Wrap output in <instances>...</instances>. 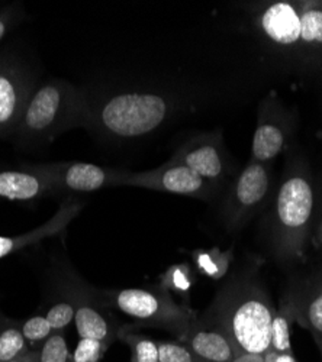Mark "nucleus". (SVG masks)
I'll list each match as a JSON object with an SVG mask.
<instances>
[{
	"mask_svg": "<svg viewBox=\"0 0 322 362\" xmlns=\"http://www.w3.org/2000/svg\"><path fill=\"white\" fill-rule=\"evenodd\" d=\"M207 315L225 329L238 354H266L269 349L276 309L253 271L229 280Z\"/></svg>",
	"mask_w": 322,
	"mask_h": 362,
	"instance_id": "obj_1",
	"label": "nucleus"
},
{
	"mask_svg": "<svg viewBox=\"0 0 322 362\" xmlns=\"http://www.w3.org/2000/svg\"><path fill=\"white\" fill-rule=\"evenodd\" d=\"M315 215V192L302 165L287 164L270 215V240L282 261H299Z\"/></svg>",
	"mask_w": 322,
	"mask_h": 362,
	"instance_id": "obj_2",
	"label": "nucleus"
},
{
	"mask_svg": "<svg viewBox=\"0 0 322 362\" xmlns=\"http://www.w3.org/2000/svg\"><path fill=\"white\" fill-rule=\"evenodd\" d=\"M92 109L80 90L64 80L37 87L21 117L16 132L34 142H51L79 127H91Z\"/></svg>",
	"mask_w": 322,
	"mask_h": 362,
	"instance_id": "obj_3",
	"label": "nucleus"
},
{
	"mask_svg": "<svg viewBox=\"0 0 322 362\" xmlns=\"http://www.w3.org/2000/svg\"><path fill=\"white\" fill-rule=\"evenodd\" d=\"M254 25L263 40L286 54L322 48V2H268L255 13Z\"/></svg>",
	"mask_w": 322,
	"mask_h": 362,
	"instance_id": "obj_4",
	"label": "nucleus"
},
{
	"mask_svg": "<svg viewBox=\"0 0 322 362\" xmlns=\"http://www.w3.org/2000/svg\"><path fill=\"white\" fill-rule=\"evenodd\" d=\"M170 112L171 105L163 95L127 92L109 98L92 110L91 127L112 138H139L159 129Z\"/></svg>",
	"mask_w": 322,
	"mask_h": 362,
	"instance_id": "obj_5",
	"label": "nucleus"
},
{
	"mask_svg": "<svg viewBox=\"0 0 322 362\" xmlns=\"http://www.w3.org/2000/svg\"><path fill=\"white\" fill-rule=\"evenodd\" d=\"M103 303L141 326L159 327L182 341L197 313L179 305L164 288H124L99 291Z\"/></svg>",
	"mask_w": 322,
	"mask_h": 362,
	"instance_id": "obj_6",
	"label": "nucleus"
},
{
	"mask_svg": "<svg viewBox=\"0 0 322 362\" xmlns=\"http://www.w3.org/2000/svg\"><path fill=\"white\" fill-rule=\"evenodd\" d=\"M272 192V165L250 160L224 200L222 219L229 230L241 229L265 206Z\"/></svg>",
	"mask_w": 322,
	"mask_h": 362,
	"instance_id": "obj_7",
	"label": "nucleus"
},
{
	"mask_svg": "<svg viewBox=\"0 0 322 362\" xmlns=\"http://www.w3.org/2000/svg\"><path fill=\"white\" fill-rule=\"evenodd\" d=\"M115 186H131L161 193L189 196L200 200L212 199L218 189L188 167L171 161H167L150 171L131 173L120 170Z\"/></svg>",
	"mask_w": 322,
	"mask_h": 362,
	"instance_id": "obj_8",
	"label": "nucleus"
},
{
	"mask_svg": "<svg viewBox=\"0 0 322 362\" xmlns=\"http://www.w3.org/2000/svg\"><path fill=\"white\" fill-rule=\"evenodd\" d=\"M168 161L188 167L217 187L229 173L228 154L221 132L200 134L188 139L174 151Z\"/></svg>",
	"mask_w": 322,
	"mask_h": 362,
	"instance_id": "obj_9",
	"label": "nucleus"
},
{
	"mask_svg": "<svg viewBox=\"0 0 322 362\" xmlns=\"http://www.w3.org/2000/svg\"><path fill=\"white\" fill-rule=\"evenodd\" d=\"M31 171L41 175L51 185L54 193L79 192L92 193L116 185L120 170L106 168L89 163H48L28 165Z\"/></svg>",
	"mask_w": 322,
	"mask_h": 362,
	"instance_id": "obj_10",
	"label": "nucleus"
},
{
	"mask_svg": "<svg viewBox=\"0 0 322 362\" xmlns=\"http://www.w3.org/2000/svg\"><path fill=\"white\" fill-rule=\"evenodd\" d=\"M74 303V322L77 334L81 339H95L110 346L122 326L108 312V308L93 288L76 286L69 291Z\"/></svg>",
	"mask_w": 322,
	"mask_h": 362,
	"instance_id": "obj_11",
	"label": "nucleus"
},
{
	"mask_svg": "<svg viewBox=\"0 0 322 362\" xmlns=\"http://www.w3.org/2000/svg\"><path fill=\"white\" fill-rule=\"evenodd\" d=\"M289 132V113L280 100L275 95L263 99L251 142V160L270 164L286 148Z\"/></svg>",
	"mask_w": 322,
	"mask_h": 362,
	"instance_id": "obj_12",
	"label": "nucleus"
},
{
	"mask_svg": "<svg viewBox=\"0 0 322 362\" xmlns=\"http://www.w3.org/2000/svg\"><path fill=\"white\" fill-rule=\"evenodd\" d=\"M34 90L33 78L23 67L0 62V135L16 131Z\"/></svg>",
	"mask_w": 322,
	"mask_h": 362,
	"instance_id": "obj_13",
	"label": "nucleus"
},
{
	"mask_svg": "<svg viewBox=\"0 0 322 362\" xmlns=\"http://www.w3.org/2000/svg\"><path fill=\"white\" fill-rule=\"evenodd\" d=\"M180 342L202 362H231L238 355L225 329L207 313L195 316Z\"/></svg>",
	"mask_w": 322,
	"mask_h": 362,
	"instance_id": "obj_14",
	"label": "nucleus"
},
{
	"mask_svg": "<svg viewBox=\"0 0 322 362\" xmlns=\"http://www.w3.org/2000/svg\"><path fill=\"white\" fill-rule=\"evenodd\" d=\"M81 207L83 204L77 200H66L58 207L55 215L41 226L16 236H0V258H5L16 251L40 244L44 239L62 233L80 214Z\"/></svg>",
	"mask_w": 322,
	"mask_h": 362,
	"instance_id": "obj_15",
	"label": "nucleus"
},
{
	"mask_svg": "<svg viewBox=\"0 0 322 362\" xmlns=\"http://www.w3.org/2000/svg\"><path fill=\"white\" fill-rule=\"evenodd\" d=\"M54 193L51 185L29 168L0 171V199L34 202Z\"/></svg>",
	"mask_w": 322,
	"mask_h": 362,
	"instance_id": "obj_16",
	"label": "nucleus"
},
{
	"mask_svg": "<svg viewBox=\"0 0 322 362\" xmlns=\"http://www.w3.org/2000/svg\"><path fill=\"white\" fill-rule=\"evenodd\" d=\"M29 346L22 335L21 320L11 319L0 312V362L28 354Z\"/></svg>",
	"mask_w": 322,
	"mask_h": 362,
	"instance_id": "obj_17",
	"label": "nucleus"
},
{
	"mask_svg": "<svg viewBox=\"0 0 322 362\" xmlns=\"http://www.w3.org/2000/svg\"><path fill=\"white\" fill-rule=\"evenodd\" d=\"M297 322L306 327L312 337L322 338V284L309 291L302 301L292 300Z\"/></svg>",
	"mask_w": 322,
	"mask_h": 362,
	"instance_id": "obj_18",
	"label": "nucleus"
},
{
	"mask_svg": "<svg viewBox=\"0 0 322 362\" xmlns=\"http://www.w3.org/2000/svg\"><path fill=\"white\" fill-rule=\"evenodd\" d=\"M192 257L196 268L203 276L212 280H221L228 274L234 259V251H221L219 248L214 247L209 250H196Z\"/></svg>",
	"mask_w": 322,
	"mask_h": 362,
	"instance_id": "obj_19",
	"label": "nucleus"
},
{
	"mask_svg": "<svg viewBox=\"0 0 322 362\" xmlns=\"http://www.w3.org/2000/svg\"><path fill=\"white\" fill-rule=\"evenodd\" d=\"M118 339L130 346L131 362H160L157 341L141 334H134L131 326L121 327Z\"/></svg>",
	"mask_w": 322,
	"mask_h": 362,
	"instance_id": "obj_20",
	"label": "nucleus"
},
{
	"mask_svg": "<svg viewBox=\"0 0 322 362\" xmlns=\"http://www.w3.org/2000/svg\"><path fill=\"white\" fill-rule=\"evenodd\" d=\"M195 284V276L189 264L171 265L161 276L160 287L170 294H178L182 298H189Z\"/></svg>",
	"mask_w": 322,
	"mask_h": 362,
	"instance_id": "obj_21",
	"label": "nucleus"
},
{
	"mask_svg": "<svg viewBox=\"0 0 322 362\" xmlns=\"http://www.w3.org/2000/svg\"><path fill=\"white\" fill-rule=\"evenodd\" d=\"M37 362H73V352L70 351L64 332L54 334L35 349Z\"/></svg>",
	"mask_w": 322,
	"mask_h": 362,
	"instance_id": "obj_22",
	"label": "nucleus"
},
{
	"mask_svg": "<svg viewBox=\"0 0 322 362\" xmlns=\"http://www.w3.org/2000/svg\"><path fill=\"white\" fill-rule=\"evenodd\" d=\"M21 330L31 351L38 349L54 334L44 315H33L25 320H21Z\"/></svg>",
	"mask_w": 322,
	"mask_h": 362,
	"instance_id": "obj_23",
	"label": "nucleus"
},
{
	"mask_svg": "<svg viewBox=\"0 0 322 362\" xmlns=\"http://www.w3.org/2000/svg\"><path fill=\"white\" fill-rule=\"evenodd\" d=\"M44 316L54 332H64V329L74 320V303L70 294L67 300H58L52 303Z\"/></svg>",
	"mask_w": 322,
	"mask_h": 362,
	"instance_id": "obj_24",
	"label": "nucleus"
},
{
	"mask_svg": "<svg viewBox=\"0 0 322 362\" xmlns=\"http://www.w3.org/2000/svg\"><path fill=\"white\" fill-rule=\"evenodd\" d=\"M160 362H202L179 341H157Z\"/></svg>",
	"mask_w": 322,
	"mask_h": 362,
	"instance_id": "obj_25",
	"label": "nucleus"
},
{
	"mask_svg": "<svg viewBox=\"0 0 322 362\" xmlns=\"http://www.w3.org/2000/svg\"><path fill=\"white\" fill-rule=\"evenodd\" d=\"M109 346L95 339H81L73 352V362H100Z\"/></svg>",
	"mask_w": 322,
	"mask_h": 362,
	"instance_id": "obj_26",
	"label": "nucleus"
},
{
	"mask_svg": "<svg viewBox=\"0 0 322 362\" xmlns=\"http://www.w3.org/2000/svg\"><path fill=\"white\" fill-rule=\"evenodd\" d=\"M231 362H266V356L265 354L243 352V354H238Z\"/></svg>",
	"mask_w": 322,
	"mask_h": 362,
	"instance_id": "obj_27",
	"label": "nucleus"
},
{
	"mask_svg": "<svg viewBox=\"0 0 322 362\" xmlns=\"http://www.w3.org/2000/svg\"><path fill=\"white\" fill-rule=\"evenodd\" d=\"M13 15L11 13H2L0 15V41H2L8 33V29L11 26V21H12Z\"/></svg>",
	"mask_w": 322,
	"mask_h": 362,
	"instance_id": "obj_28",
	"label": "nucleus"
},
{
	"mask_svg": "<svg viewBox=\"0 0 322 362\" xmlns=\"http://www.w3.org/2000/svg\"><path fill=\"white\" fill-rule=\"evenodd\" d=\"M6 362H37V354H35V351H29L28 354L22 355V356H18V358H13V359L6 361Z\"/></svg>",
	"mask_w": 322,
	"mask_h": 362,
	"instance_id": "obj_29",
	"label": "nucleus"
},
{
	"mask_svg": "<svg viewBox=\"0 0 322 362\" xmlns=\"http://www.w3.org/2000/svg\"><path fill=\"white\" fill-rule=\"evenodd\" d=\"M315 342H316V346L319 349V354H321V359H322V338L321 337H314Z\"/></svg>",
	"mask_w": 322,
	"mask_h": 362,
	"instance_id": "obj_30",
	"label": "nucleus"
},
{
	"mask_svg": "<svg viewBox=\"0 0 322 362\" xmlns=\"http://www.w3.org/2000/svg\"><path fill=\"white\" fill-rule=\"evenodd\" d=\"M318 238H319L321 244H322V215H321V223H319V232H318Z\"/></svg>",
	"mask_w": 322,
	"mask_h": 362,
	"instance_id": "obj_31",
	"label": "nucleus"
}]
</instances>
